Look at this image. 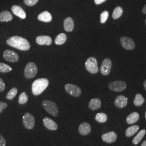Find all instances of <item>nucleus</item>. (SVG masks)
Listing matches in <instances>:
<instances>
[{"instance_id": "33", "label": "nucleus", "mask_w": 146, "mask_h": 146, "mask_svg": "<svg viewBox=\"0 0 146 146\" xmlns=\"http://www.w3.org/2000/svg\"><path fill=\"white\" fill-rule=\"evenodd\" d=\"M38 0H24V2L27 6H33L35 5L38 2Z\"/></svg>"}, {"instance_id": "18", "label": "nucleus", "mask_w": 146, "mask_h": 146, "mask_svg": "<svg viewBox=\"0 0 146 146\" xmlns=\"http://www.w3.org/2000/svg\"><path fill=\"white\" fill-rule=\"evenodd\" d=\"M74 28V22L72 18L67 17L64 21V29L66 31H72Z\"/></svg>"}, {"instance_id": "42", "label": "nucleus", "mask_w": 146, "mask_h": 146, "mask_svg": "<svg viewBox=\"0 0 146 146\" xmlns=\"http://www.w3.org/2000/svg\"><path fill=\"white\" fill-rule=\"evenodd\" d=\"M145 117H146V116H145Z\"/></svg>"}, {"instance_id": "1", "label": "nucleus", "mask_w": 146, "mask_h": 146, "mask_svg": "<svg viewBox=\"0 0 146 146\" xmlns=\"http://www.w3.org/2000/svg\"><path fill=\"white\" fill-rule=\"evenodd\" d=\"M7 43L21 50H28L31 48V44L27 39L18 36L11 37L7 40Z\"/></svg>"}, {"instance_id": "38", "label": "nucleus", "mask_w": 146, "mask_h": 146, "mask_svg": "<svg viewBox=\"0 0 146 146\" xmlns=\"http://www.w3.org/2000/svg\"><path fill=\"white\" fill-rule=\"evenodd\" d=\"M142 13L143 14H146V5L144 6V7L142 9Z\"/></svg>"}, {"instance_id": "39", "label": "nucleus", "mask_w": 146, "mask_h": 146, "mask_svg": "<svg viewBox=\"0 0 146 146\" xmlns=\"http://www.w3.org/2000/svg\"><path fill=\"white\" fill-rule=\"evenodd\" d=\"M141 146H146V140L144 141V142H143V143H142Z\"/></svg>"}, {"instance_id": "21", "label": "nucleus", "mask_w": 146, "mask_h": 146, "mask_svg": "<svg viewBox=\"0 0 146 146\" xmlns=\"http://www.w3.org/2000/svg\"><path fill=\"white\" fill-rule=\"evenodd\" d=\"M13 16L9 11H3L0 13V22H9L13 20Z\"/></svg>"}, {"instance_id": "3", "label": "nucleus", "mask_w": 146, "mask_h": 146, "mask_svg": "<svg viewBox=\"0 0 146 146\" xmlns=\"http://www.w3.org/2000/svg\"><path fill=\"white\" fill-rule=\"evenodd\" d=\"M42 106L44 110L50 114L54 116H58V106L54 102L49 100H44L42 101Z\"/></svg>"}, {"instance_id": "16", "label": "nucleus", "mask_w": 146, "mask_h": 146, "mask_svg": "<svg viewBox=\"0 0 146 146\" xmlns=\"http://www.w3.org/2000/svg\"><path fill=\"white\" fill-rule=\"evenodd\" d=\"M128 103V99L123 96V95H120L118 96L115 100L114 104L115 106L119 108H122L125 107Z\"/></svg>"}, {"instance_id": "32", "label": "nucleus", "mask_w": 146, "mask_h": 146, "mask_svg": "<svg viewBox=\"0 0 146 146\" xmlns=\"http://www.w3.org/2000/svg\"><path fill=\"white\" fill-rule=\"evenodd\" d=\"M109 13L107 11H103L100 15V22L101 23H104L108 18Z\"/></svg>"}, {"instance_id": "41", "label": "nucleus", "mask_w": 146, "mask_h": 146, "mask_svg": "<svg viewBox=\"0 0 146 146\" xmlns=\"http://www.w3.org/2000/svg\"><path fill=\"white\" fill-rule=\"evenodd\" d=\"M145 23H146V20H145Z\"/></svg>"}, {"instance_id": "27", "label": "nucleus", "mask_w": 146, "mask_h": 146, "mask_svg": "<svg viewBox=\"0 0 146 146\" xmlns=\"http://www.w3.org/2000/svg\"><path fill=\"white\" fill-rule=\"evenodd\" d=\"M95 120L100 123H104L107 120V115L104 113H98L95 116Z\"/></svg>"}, {"instance_id": "2", "label": "nucleus", "mask_w": 146, "mask_h": 146, "mask_svg": "<svg viewBox=\"0 0 146 146\" xmlns=\"http://www.w3.org/2000/svg\"><path fill=\"white\" fill-rule=\"evenodd\" d=\"M49 85V81L47 78L37 79L32 84V92L34 95H39L46 90Z\"/></svg>"}, {"instance_id": "9", "label": "nucleus", "mask_w": 146, "mask_h": 146, "mask_svg": "<svg viewBox=\"0 0 146 146\" xmlns=\"http://www.w3.org/2000/svg\"><path fill=\"white\" fill-rule=\"evenodd\" d=\"M23 122L26 128L31 129L35 125V119L31 114L27 113L23 116Z\"/></svg>"}, {"instance_id": "12", "label": "nucleus", "mask_w": 146, "mask_h": 146, "mask_svg": "<svg viewBox=\"0 0 146 146\" xmlns=\"http://www.w3.org/2000/svg\"><path fill=\"white\" fill-rule=\"evenodd\" d=\"M102 139L103 141L109 143H113L117 139V135L114 131H111L103 134L102 136Z\"/></svg>"}, {"instance_id": "8", "label": "nucleus", "mask_w": 146, "mask_h": 146, "mask_svg": "<svg viewBox=\"0 0 146 146\" xmlns=\"http://www.w3.org/2000/svg\"><path fill=\"white\" fill-rule=\"evenodd\" d=\"M64 88L68 94L74 97H78L81 94V90L78 87L72 84H67Z\"/></svg>"}, {"instance_id": "26", "label": "nucleus", "mask_w": 146, "mask_h": 146, "mask_svg": "<svg viewBox=\"0 0 146 146\" xmlns=\"http://www.w3.org/2000/svg\"><path fill=\"white\" fill-rule=\"evenodd\" d=\"M123 13V10L122 8L120 7H116L114 10L113 11L112 17L113 19L116 20L120 17Z\"/></svg>"}, {"instance_id": "36", "label": "nucleus", "mask_w": 146, "mask_h": 146, "mask_svg": "<svg viewBox=\"0 0 146 146\" xmlns=\"http://www.w3.org/2000/svg\"><path fill=\"white\" fill-rule=\"evenodd\" d=\"M6 141L5 139L0 134V146H5Z\"/></svg>"}, {"instance_id": "35", "label": "nucleus", "mask_w": 146, "mask_h": 146, "mask_svg": "<svg viewBox=\"0 0 146 146\" xmlns=\"http://www.w3.org/2000/svg\"><path fill=\"white\" fill-rule=\"evenodd\" d=\"M5 88V84L3 81L0 78V92H3Z\"/></svg>"}, {"instance_id": "14", "label": "nucleus", "mask_w": 146, "mask_h": 146, "mask_svg": "<svg viewBox=\"0 0 146 146\" xmlns=\"http://www.w3.org/2000/svg\"><path fill=\"white\" fill-rule=\"evenodd\" d=\"M11 11L14 15L20 17L22 19H25L26 17L25 11L19 5H13L11 7Z\"/></svg>"}, {"instance_id": "19", "label": "nucleus", "mask_w": 146, "mask_h": 146, "mask_svg": "<svg viewBox=\"0 0 146 146\" xmlns=\"http://www.w3.org/2000/svg\"><path fill=\"white\" fill-rule=\"evenodd\" d=\"M39 21L44 22H50L52 20V16L50 13L47 11H44L39 14L37 17Z\"/></svg>"}, {"instance_id": "13", "label": "nucleus", "mask_w": 146, "mask_h": 146, "mask_svg": "<svg viewBox=\"0 0 146 146\" xmlns=\"http://www.w3.org/2000/svg\"><path fill=\"white\" fill-rule=\"evenodd\" d=\"M43 122L44 126L49 130L55 131L58 129V126L56 123L54 121L48 117H46L45 118H44L43 120Z\"/></svg>"}, {"instance_id": "28", "label": "nucleus", "mask_w": 146, "mask_h": 146, "mask_svg": "<svg viewBox=\"0 0 146 146\" xmlns=\"http://www.w3.org/2000/svg\"><path fill=\"white\" fill-rule=\"evenodd\" d=\"M145 102V99L140 94L136 95L135 99L134 101V104L136 106H141Z\"/></svg>"}, {"instance_id": "7", "label": "nucleus", "mask_w": 146, "mask_h": 146, "mask_svg": "<svg viewBox=\"0 0 146 146\" xmlns=\"http://www.w3.org/2000/svg\"><path fill=\"white\" fill-rule=\"evenodd\" d=\"M108 87L111 90L117 92H120L126 88L127 84L123 81H115L110 83L108 84Z\"/></svg>"}, {"instance_id": "4", "label": "nucleus", "mask_w": 146, "mask_h": 146, "mask_svg": "<svg viewBox=\"0 0 146 146\" xmlns=\"http://www.w3.org/2000/svg\"><path fill=\"white\" fill-rule=\"evenodd\" d=\"M85 66L89 73L96 74L99 72L98 62L96 59L94 57L88 58L87 60L85 63Z\"/></svg>"}, {"instance_id": "11", "label": "nucleus", "mask_w": 146, "mask_h": 146, "mask_svg": "<svg viewBox=\"0 0 146 146\" xmlns=\"http://www.w3.org/2000/svg\"><path fill=\"white\" fill-rule=\"evenodd\" d=\"M3 57L6 61L11 62H16L19 59L18 54L11 50H5L3 52Z\"/></svg>"}, {"instance_id": "25", "label": "nucleus", "mask_w": 146, "mask_h": 146, "mask_svg": "<svg viewBox=\"0 0 146 146\" xmlns=\"http://www.w3.org/2000/svg\"><path fill=\"white\" fill-rule=\"evenodd\" d=\"M67 40V36L64 33H61L58 35L55 38V42L57 45H62L64 44Z\"/></svg>"}, {"instance_id": "34", "label": "nucleus", "mask_w": 146, "mask_h": 146, "mask_svg": "<svg viewBox=\"0 0 146 146\" xmlns=\"http://www.w3.org/2000/svg\"><path fill=\"white\" fill-rule=\"evenodd\" d=\"M8 106V104L4 102H0V113H2V110L6 108Z\"/></svg>"}, {"instance_id": "20", "label": "nucleus", "mask_w": 146, "mask_h": 146, "mask_svg": "<svg viewBox=\"0 0 146 146\" xmlns=\"http://www.w3.org/2000/svg\"><path fill=\"white\" fill-rule=\"evenodd\" d=\"M101 106V101L98 98L91 100L89 103V107L93 110L99 109Z\"/></svg>"}, {"instance_id": "5", "label": "nucleus", "mask_w": 146, "mask_h": 146, "mask_svg": "<svg viewBox=\"0 0 146 146\" xmlns=\"http://www.w3.org/2000/svg\"><path fill=\"white\" fill-rule=\"evenodd\" d=\"M36 65L33 62H29L26 66L25 69V75L27 78H32L36 75L37 73Z\"/></svg>"}, {"instance_id": "6", "label": "nucleus", "mask_w": 146, "mask_h": 146, "mask_svg": "<svg viewBox=\"0 0 146 146\" xmlns=\"http://www.w3.org/2000/svg\"><path fill=\"white\" fill-rule=\"evenodd\" d=\"M120 42L122 47L126 50H133L135 47L134 41L128 37H121L120 38Z\"/></svg>"}, {"instance_id": "17", "label": "nucleus", "mask_w": 146, "mask_h": 146, "mask_svg": "<svg viewBox=\"0 0 146 146\" xmlns=\"http://www.w3.org/2000/svg\"><path fill=\"white\" fill-rule=\"evenodd\" d=\"M78 131L82 135H87L91 131V127L88 123L83 122L79 126Z\"/></svg>"}, {"instance_id": "15", "label": "nucleus", "mask_w": 146, "mask_h": 146, "mask_svg": "<svg viewBox=\"0 0 146 146\" xmlns=\"http://www.w3.org/2000/svg\"><path fill=\"white\" fill-rule=\"evenodd\" d=\"M36 41L38 44L41 46L42 45L48 46L52 43V40L51 37L49 36H45V35L37 37Z\"/></svg>"}, {"instance_id": "10", "label": "nucleus", "mask_w": 146, "mask_h": 146, "mask_svg": "<svg viewBox=\"0 0 146 146\" xmlns=\"http://www.w3.org/2000/svg\"><path fill=\"white\" fill-rule=\"evenodd\" d=\"M112 66L111 61L110 58H105L100 67L101 73L104 75H108L111 70V68Z\"/></svg>"}, {"instance_id": "30", "label": "nucleus", "mask_w": 146, "mask_h": 146, "mask_svg": "<svg viewBox=\"0 0 146 146\" xmlns=\"http://www.w3.org/2000/svg\"><path fill=\"white\" fill-rule=\"evenodd\" d=\"M17 94V89L16 88H13L9 90V92L8 93L7 95V99L13 100Z\"/></svg>"}, {"instance_id": "31", "label": "nucleus", "mask_w": 146, "mask_h": 146, "mask_svg": "<svg viewBox=\"0 0 146 146\" xmlns=\"http://www.w3.org/2000/svg\"><path fill=\"white\" fill-rule=\"evenodd\" d=\"M28 101V97L25 92L21 93L19 98V103L20 104H25Z\"/></svg>"}, {"instance_id": "23", "label": "nucleus", "mask_w": 146, "mask_h": 146, "mask_svg": "<svg viewBox=\"0 0 146 146\" xmlns=\"http://www.w3.org/2000/svg\"><path fill=\"white\" fill-rule=\"evenodd\" d=\"M139 127L138 125H134L129 127L125 131V135L127 137H131L139 131Z\"/></svg>"}, {"instance_id": "22", "label": "nucleus", "mask_w": 146, "mask_h": 146, "mask_svg": "<svg viewBox=\"0 0 146 146\" xmlns=\"http://www.w3.org/2000/svg\"><path fill=\"white\" fill-rule=\"evenodd\" d=\"M139 119V114L136 112H134L131 113L127 117V122L128 124H133L136 123Z\"/></svg>"}, {"instance_id": "29", "label": "nucleus", "mask_w": 146, "mask_h": 146, "mask_svg": "<svg viewBox=\"0 0 146 146\" xmlns=\"http://www.w3.org/2000/svg\"><path fill=\"white\" fill-rule=\"evenodd\" d=\"M12 70L9 66L8 64L0 62V72L1 73H8Z\"/></svg>"}, {"instance_id": "40", "label": "nucleus", "mask_w": 146, "mask_h": 146, "mask_svg": "<svg viewBox=\"0 0 146 146\" xmlns=\"http://www.w3.org/2000/svg\"><path fill=\"white\" fill-rule=\"evenodd\" d=\"M143 86H144V87H145V88L146 90V80L144 82V83H143Z\"/></svg>"}, {"instance_id": "24", "label": "nucleus", "mask_w": 146, "mask_h": 146, "mask_svg": "<svg viewBox=\"0 0 146 146\" xmlns=\"http://www.w3.org/2000/svg\"><path fill=\"white\" fill-rule=\"evenodd\" d=\"M146 131L145 129H142L141 130L138 134L133 139V143L134 145H137L140 141L142 140L144 136L146 134Z\"/></svg>"}, {"instance_id": "37", "label": "nucleus", "mask_w": 146, "mask_h": 146, "mask_svg": "<svg viewBox=\"0 0 146 146\" xmlns=\"http://www.w3.org/2000/svg\"><path fill=\"white\" fill-rule=\"evenodd\" d=\"M106 1V0H94V2L96 5H101V4L103 3Z\"/></svg>"}]
</instances>
